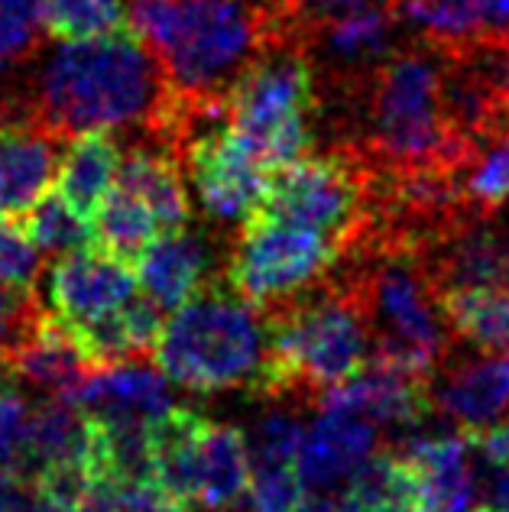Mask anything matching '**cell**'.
I'll return each instance as SVG.
<instances>
[{"instance_id":"836d02e7","label":"cell","mask_w":509,"mask_h":512,"mask_svg":"<svg viewBox=\"0 0 509 512\" xmlns=\"http://www.w3.org/2000/svg\"><path fill=\"white\" fill-rule=\"evenodd\" d=\"M296 512H354V506L344 493L315 490V493H305V500L299 503Z\"/></svg>"},{"instance_id":"4dcf8cb0","label":"cell","mask_w":509,"mask_h":512,"mask_svg":"<svg viewBox=\"0 0 509 512\" xmlns=\"http://www.w3.org/2000/svg\"><path fill=\"white\" fill-rule=\"evenodd\" d=\"M43 312L46 308L39 305L36 292H17L10 286H0V360L36 328Z\"/></svg>"},{"instance_id":"ba28073f","label":"cell","mask_w":509,"mask_h":512,"mask_svg":"<svg viewBox=\"0 0 509 512\" xmlns=\"http://www.w3.org/2000/svg\"><path fill=\"white\" fill-rule=\"evenodd\" d=\"M367 185L370 166L351 143H341L276 169L257 211L328 237L344 253L364 227Z\"/></svg>"},{"instance_id":"8fae6325","label":"cell","mask_w":509,"mask_h":512,"mask_svg":"<svg viewBox=\"0 0 509 512\" xmlns=\"http://www.w3.org/2000/svg\"><path fill=\"white\" fill-rule=\"evenodd\" d=\"M137 292L140 286L130 263L95 247L59 256L49 273L52 315L69 328H85L120 312Z\"/></svg>"},{"instance_id":"1f68e13d","label":"cell","mask_w":509,"mask_h":512,"mask_svg":"<svg viewBox=\"0 0 509 512\" xmlns=\"http://www.w3.org/2000/svg\"><path fill=\"white\" fill-rule=\"evenodd\" d=\"M471 448L484 457V464L493 470H503L509 467V422L503 425H487L471 435Z\"/></svg>"},{"instance_id":"7a4b0ae2","label":"cell","mask_w":509,"mask_h":512,"mask_svg":"<svg viewBox=\"0 0 509 512\" xmlns=\"http://www.w3.org/2000/svg\"><path fill=\"white\" fill-rule=\"evenodd\" d=\"M127 10L169 91L195 104L224 101L250 59L292 46L283 0H130Z\"/></svg>"},{"instance_id":"7c38bea8","label":"cell","mask_w":509,"mask_h":512,"mask_svg":"<svg viewBox=\"0 0 509 512\" xmlns=\"http://www.w3.org/2000/svg\"><path fill=\"white\" fill-rule=\"evenodd\" d=\"M321 409H344L364 415L373 425H390L399 431L419 428L428 415L435 412L432 396H428V380L412 376L383 360H367L364 370L351 380L331 386L318 396Z\"/></svg>"},{"instance_id":"9a60e30c","label":"cell","mask_w":509,"mask_h":512,"mask_svg":"<svg viewBox=\"0 0 509 512\" xmlns=\"http://www.w3.org/2000/svg\"><path fill=\"white\" fill-rule=\"evenodd\" d=\"M428 396L467 435L493 425L509 412V350H484V357L435 373L428 380Z\"/></svg>"},{"instance_id":"ffe728a7","label":"cell","mask_w":509,"mask_h":512,"mask_svg":"<svg viewBox=\"0 0 509 512\" xmlns=\"http://www.w3.org/2000/svg\"><path fill=\"white\" fill-rule=\"evenodd\" d=\"M120 166V146L114 130H82L62 150L59 195L85 218H95L101 201L114 188Z\"/></svg>"},{"instance_id":"44dd1931","label":"cell","mask_w":509,"mask_h":512,"mask_svg":"<svg viewBox=\"0 0 509 512\" xmlns=\"http://www.w3.org/2000/svg\"><path fill=\"white\" fill-rule=\"evenodd\" d=\"M91 464V419L69 399H49L30 419V467L26 483L43 470ZM91 474V470H88Z\"/></svg>"},{"instance_id":"f1b7e54d","label":"cell","mask_w":509,"mask_h":512,"mask_svg":"<svg viewBox=\"0 0 509 512\" xmlns=\"http://www.w3.org/2000/svg\"><path fill=\"white\" fill-rule=\"evenodd\" d=\"M43 49V33L39 26L10 13L7 7H0V107L13 104L10 94L4 88L10 85V75L20 69V65L33 62Z\"/></svg>"},{"instance_id":"cb8c5ba5","label":"cell","mask_w":509,"mask_h":512,"mask_svg":"<svg viewBox=\"0 0 509 512\" xmlns=\"http://www.w3.org/2000/svg\"><path fill=\"white\" fill-rule=\"evenodd\" d=\"M39 26L59 43H85V39L133 30L124 0H46Z\"/></svg>"},{"instance_id":"8992f818","label":"cell","mask_w":509,"mask_h":512,"mask_svg":"<svg viewBox=\"0 0 509 512\" xmlns=\"http://www.w3.org/2000/svg\"><path fill=\"white\" fill-rule=\"evenodd\" d=\"M315 78V62L299 46H273L250 59L224 91L227 124L270 172L315 153L321 114Z\"/></svg>"},{"instance_id":"e0dca14e","label":"cell","mask_w":509,"mask_h":512,"mask_svg":"<svg viewBox=\"0 0 509 512\" xmlns=\"http://www.w3.org/2000/svg\"><path fill=\"white\" fill-rule=\"evenodd\" d=\"M72 402L85 415H95V419L140 425L156 422L159 415H166L176 406L166 373L159 367H143L137 360L107 363V367L95 370V376Z\"/></svg>"},{"instance_id":"7402d4cb","label":"cell","mask_w":509,"mask_h":512,"mask_svg":"<svg viewBox=\"0 0 509 512\" xmlns=\"http://www.w3.org/2000/svg\"><path fill=\"white\" fill-rule=\"evenodd\" d=\"M438 305L454 338L480 350H509V286L441 292Z\"/></svg>"},{"instance_id":"603a6c76","label":"cell","mask_w":509,"mask_h":512,"mask_svg":"<svg viewBox=\"0 0 509 512\" xmlns=\"http://www.w3.org/2000/svg\"><path fill=\"white\" fill-rule=\"evenodd\" d=\"M91 221H95V240L101 244V250L114 253L127 263L137 260L156 237H163L156 214L120 185L107 192Z\"/></svg>"},{"instance_id":"484cf974","label":"cell","mask_w":509,"mask_h":512,"mask_svg":"<svg viewBox=\"0 0 509 512\" xmlns=\"http://www.w3.org/2000/svg\"><path fill=\"white\" fill-rule=\"evenodd\" d=\"M30 419V402L13 389L7 370L0 367V467L13 470L23 480L30 467Z\"/></svg>"},{"instance_id":"74e56055","label":"cell","mask_w":509,"mask_h":512,"mask_svg":"<svg viewBox=\"0 0 509 512\" xmlns=\"http://www.w3.org/2000/svg\"><path fill=\"white\" fill-rule=\"evenodd\" d=\"M471 512H493L490 506H484V509H471Z\"/></svg>"},{"instance_id":"d6a6232c","label":"cell","mask_w":509,"mask_h":512,"mask_svg":"<svg viewBox=\"0 0 509 512\" xmlns=\"http://www.w3.org/2000/svg\"><path fill=\"white\" fill-rule=\"evenodd\" d=\"M26 496H30V483L0 467V512H23Z\"/></svg>"},{"instance_id":"52a82bcc","label":"cell","mask_w":509,"mask_h":512,"mask_svg":"<svg viewBox=\"0 0 509 512\" xmlns=\"http://www.w3.org/2000/svg\"><path fill=\"white\" fill-rule=\"evenodd\" d=\"M153 487L182 509L231 512L250 483V444L237 425L172 406L150 425Z\"/></svg>"},{"instance_id":"ac0fdd59","label":"cell","mask_w":509,"mask_h":512,"mask_svg":"<svg viewBox=\"0 0 509 512\" xmlns=\"http://www.w3.org/2000/svg\"><path fill=\"white\" fill-rule=\"evenodd\" d=\"M208 266H211L208 244L198 234H192L189 227H182V231L156 237L137 256V279L146 299L163 315H169L192 292L202 289Z\"/></svg>"},{"instance_id":"6da1fadb","label":"cell","mask_w":509,"mask_h":512,"mask_svg":"<svg viewBox=\"0 0 509 512\" xmlns=\"http://www.w3.org/2000/svg\"><path fill=\"white\" fill-rule=\"evenodd\" d=\"M451 62L422 39L390 49L351 88L364 114V133L351 146L377 172H454L471 153L451 111Z\"/></svg>"},{"instance_id":"8d00e7d4","label":"cell","mask_w":509,"mask_h":512,"mask_svg":"<svg viewBox=\"0 0 509 512\" xmlns=\"http://www.w3.org/2000/svg\"><path fill=\"white\" fill-rule=\"evenodd\" d=\"M0 7H7L10 13H17V17L39 26V13H43L46 0H0Z\"/></svg>"},{"instance_id":"5b68a950","label":"cell","mask_w":509,"mask_h":512,"mask_svg":"<svg viewBox=\"0 0 509 512\" xmlns=\"http://www.w3.org/2000/svg\"><path fill=\"white\" fill-rule=\"evenodd\" d=\"M270 328V357L260 396L312 399L351 380L370 360V331L344 282L318 295H296L263 308Z\"/></svg>"},{"instance_id":"4fadbf2b","label":"cell","mask_w":509,"mask_h":512,"mask_svg":"<svg viewBox=\"0 0 509 512\" xmlns=\"http://www.w3.org/2000/svg\"><path fill=\"white\" fill-rule=\"evenodd\" d=\"M409 474L415 512H471L474 509V470L471 435H415L399 451Z\"/></svg>"},{"instance_id":"d6986e66","label":"cell","mask_w":509,"mask_h":512,"mask_svg":"<svg viewBox=\"0 0 509 512\" xmlns=\"http://www.w3.org/2000/svg\"><path fill=\"white\" fill-rule=\"evenodd\" d=\"M114 182L120 188H127L130 195H137L143 205L156 214L163 234L189 227L192 201H189V192H185L176 156H169L166 150L133 146L127 156H120Z\"/></svg>"},{"instance_id":"9c48e42d","label":"cell","mask_w":509,"mask_h":512,"mask_svg":"<svg viewBox=\"0 0 509 512\" xmlns=\"http://www.w3.org/2000/svg\"><path fill=\"white\" fill-rule=\"evenodd\" d=\"M338 260L328 237L253 211L234 240L227 286L263 312L318 286Z\"/></svg>"},{"instance_id":"4316f807","label":"cell","mask_w":509,"mask_h":512,"mask_svg":"<svg viewBox=\"0 0 509 512\" xmlns=\"http://www.w3.org/2000/svg\"><path fill=\"white\" fill-rule=\"evenodd\" d=\"M305 500V483L296 464H253L247 483L250 512H296Z\"/></svg>"},{"instance_id":"e575fe53","label":"cell","mask_w":509,"mask_h":512,"mask_svg":"<svg viewBox=\"0 0 509 512\" xmlns=\"http://www.w3.org/2000/svg\"><path fill=\"white\" fill-rule=\"evenodd\" d=\"M23 512H91L85 503H69V500H56V496H46L30 487V496H26Z\"/></svg>"},{"instance_id":"d590c367","label":"cell","mask_w":509,"mask_h":512,"mask_svg":"<svg viewBox=\"0 0 509 512\" xmlns=\"http://www.w3.org/2000/svg\"><path fill=\"white\" fill-rule=\"evenodd\" d=\"M493 512H509V467L503 470H493V480H490V503Z\"/></svg>"},{"instance_id":"277c9868","label":"cell","mask_w":509,"mask_h":512,"mask_svg":"<svg viewBox=\"0 0 509 512\" xmlns=\"http://www.w3.org/2000/svg\"><path fill=\"white\" fill-rule=\"evenodd\" d=\"M153 354L169 383L195 393L244 389L260 396L270 357V328L257 305L211 279L176 312H169Z\"/></svg>"},{"instance_id":"3957f363","label":"cell","mask_w":509,"mask_h":512,"mask_svg":"<svg viewBox=\"0 0 509 512\" xmlns=\"http://www.w3.org/2000/svg\"><path fill=\"white\" fill-rule=\"evenodd\" d=\"M166 78L137 30L65 43L39 65L20 94V111L62 137L82 130L150 127Z\"/></svg>"},{"instance_id":"f546056e","label":"cell","mask_w":509,"mask_h":512,"mask_svg":"<svg viewBox=\"0 0 509 512\" xmlns=\"http://www.w3.org/2000/svg\"><path fill=\"white\" fill-rule=\"evenodd\" d=\"M302 435H305V428L296 415L270 412L257 425V431H253V438H247L250 461L253 464H296Z\"/></svg>"},{"instance_id":"d4e9b609","label":"cell","mask_w":509,"mask_h":512,"mask_svg":"<svg viewBox=\"0 0 509 512\" xmlns=\"http://www.w3.org/2000/svg\"><path fill=\"white\" fill-rule=\"evenodd\" d=\"M20 227L30 234L39 250L52 256H65L95 244V221L75 211L59 192H46L43 198H36L20 214Z\"/></svg>"},{"instance_id":"2e32d148","label":"cell","mask_w":509,"mask_h":512,"mask_svg":"<svg viewBox=\"0 0 509 512\" xmlns=\"http://www.w3.org/2000/svg\"><path fill=\"white\" fill-rule=\"evenodd\" d=\"M377 451V425L344 409H321L318 422L305 428L296 470L305 490H331Z\"/></svg>"},{"instance_id":"83f0119b","label":"cell","mask_w":509,"mask_h":512,"mask_svg":"<svg viewBox=\"0 0 509 512\" xmlns=\"http://www.w3.org/2000/svg\"><path fill=\"white\" fill-rule=\"evenodd\" d=\"M43 250H39L20 221L0 218V286L17 292H36V282L43 276Z\"/></svg>"},{"instance_id":"5bb4252c","label":"cell","mask_w":509,"mask_h":512,"mask_svg":"<svg viewBox=\"0 0 509 512\" xmlns=\"http://www.w3.org/2000/svg\"><path fill=\"white\" fill-rule=\"evenodd\" d=\"M0 367L7 370L10 380L69 402L82 393V386L95 376V370H101L88 357V350L78 344L69 325H62L52 312H43L36 328L0 360Z\"/></svg>"},{"instance_id":"30bf717a","label":"cell","mask_w":509,"mask_h":512,"mask_svg":"<svg viewBox=\"0 0 509 512\" xmlns=\"http://www.w3.org/2000/svg\"><path fill=\"white\" fill-rule=\"evenodd\" d=\"M179 159L192 175L205 214L224 224L247 221L260 208L273 175L227 117L198 127L182 143Z\"/></svg>"}]
</instances>
